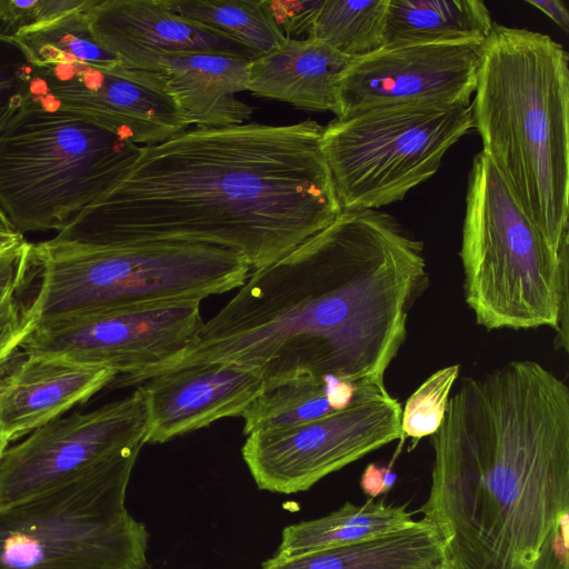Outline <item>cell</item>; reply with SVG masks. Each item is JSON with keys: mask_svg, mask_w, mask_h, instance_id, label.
Returning a JSON list of instances; mask_svg holds the SVG:
<instances>
[{"mask_svg": "<svg viewBox=\"0 0 569 569\" xmlns=\"http://www.w3.org/2000/svg\"><path fill=\"white\" fill-rule=\"evenodd\" d=\"M428 286L421 240L387 212L342 210L293 250L254 269L194 341L146 380L230 362L258 370L266 388L328 375L385 383L406 341L409 313Z\"/></svg>", "mask_w": 569, "mask_h": 569, "instance_id": "obj_1", "label": "cell"}, {"mask_svg": "<svg viewBox=\"0 0 569 569\" xmlns=\"http://www.w3.org/2000/svg\"><path fill=\"white\" fill-rule=\"evenodd\" d=\"M323 126L192 127L140 153L121 180L56 238L94 244L190 243L280 259L342 211Z\"/></svg>", "mask_w": 569, "mask_h": 569, "instance_id": "obj_2", "label": "cell"}, {"mask_svg": "<svg viewBox=\"0 0 569 569\" xmlns=\"http://www.w3.org/2000/svg\"><path fill=\"white\" fill-rule=\"evenodd\" d=\"M419 512L450 569H569V387L533 360L468 377Z\"/></svg>", "mask_w": 569, "mask_h": 569, "instance_id": "obj_3", "label": "cell"}, {"mask_svg": "<svg viewBox=\"0 0 569 569\" xmlns=\"http://www.w3.org/2000/svg\"><path fill=\"white\" fill-rule=\"evenodd\" d=\"M470 107L482 152L557 249L569 248V56L548 34L493 23Z\"/></svg>", "mask_w": 569, "mask_h": 569, "instance_id": "obj_4", "label": "cell"}, {"mask_svg": "<svg viewBox=\"0 0 569 569\" xmlns=\"http://www.w3.org/2000/svg\"><path fill=\"white\" fill-rule=\"evenodd\" d=\"M251 267L230 249L190 243H30L24 298L37 327L68 317L199 299L240 288ZM36 327V328H37Z\"/></svg>", "mask_w": 569, "mask_h": 569, "instance_id": "obj_5", "label": "cell"}, {"mask_svg": "<svg viewBox=\"0 0 569 569\" xmlns=\"http://www.w3.org/2000/svg\"><path fill=\"white\" fill-rule=\"evenodd\" d=\"M465 301L487 330H556L568 351L569 248L553 247L480 151L469 171L462 240Z\"/></svg>", "mask_w": 569, "mask_h": 569, "instance_id": "obj_6", "label": "cell"}, {"mask_svg": "<svg viewBox=\"0 0 569 569\" xmlns=\"http://www.w3.org/2000/svg\"><path fill=\"white\" fill-rule=\"evenodd\" d=\"M142 146L29 102L0 133V208L14 229H63L127 173Z\"/></svg>", "mask_w": 569, "mask_h": 569, "instance_id": "obj_7", "label": "cell"}, {"mask_svg": "<svg viewBox=\"0 0 569 569\" xmlns=\"http://www.w3.org/2000/svg\"><path fill=\"white\" fill-rule=\"evenodd\" d=\"M138 456L0 509V569H147V530L126 508Z\"/></svg>", "mask_w": 569, "mask_h": 569, "instance_id": "obj_8", "label": "cell"}, {"mask_svg": "<svg viewBox=\"0 0 569 569\" xmlns=\"http://www.w3.org/2000/svg\"><path fill=\"white\" fill-rule=\"evenodd\" d=\"M470 129V107L402 103L335 118L321 149L342 210L401 201L430 179Z\"/></svg>", "mask_w": 569, "mask_h": 569, "instance_id": "obj_9", "label": "cell"}, {"mask_svg": "<svg viewBox=\"0 0 569 569\" xmlns=\"http://www.w3.org/2000/svg\"><path fill=\"white\" fill-rule=\"evenodd\" d=\"M200 303L172 300L58 319L38 326L21 350L110 368L117 372L110 389L138 386L194 341L203 325Z\"/></svg>", "mask_w": 569, "mask_h": 569, "instance_id": "obj_10", "label": "cell"}, {"mask_svg": "<svg viewBox=\"0 0 569 569\" xmlns=\"http://www.w3.org/2000/svg\"><path fill=\"white\" fill-rule=\"evenodd\" d=\"M400 402L385 383L362 387L347 408L293 427L247 436L242 458L258 488L308 490L326 476L401 437Z\"/></svg>", "mask_w": 569, "mask_h": 569, "instance_id": "obj_11", "label": "cell"}, {"mask_svg": "<svg viewBox=\"0 0 569 569\" xmlns=\"http://www.w3.org/2000/svg\"><path fill=\"white\" fill-rule=\"evenodd\" d=\"M147 433V409L139 387L92 411L52 420L4 451L0 461V509L140 452Z\"/></svg>", "mask_w": 569, "mask_h": 569, "instance_id": "obj_12", "label": "cell"}, {"mask_svg": "<svg viewBox=\"0 0 569 569\" xmlns=\"http://www.w3.org/2000/svg\"><path fill=\"white\" fill-rule=\"evenodd\" d=\"M26 102L72 114L134 144L163 142L188 128L166 78L122 66L33 67Z\"/></svg>", "mask_w": 569, "mask_h": 569, "instance_id": "obj_13", "label": "cell"}, {"mask_svg": "<svg viewBox=\"0 0 569 569\" xmlns=\"http://www.w3.org/2000/svg\"><path fill=\"white\" fill-rule=\"evenodd\" d=\"M482 42L382 47L352 59L336 84V117L402 103L470 106Z\"/></svg>", "mask_w": 569, "mask_h": 569, "instance_id": "obj_14", "label": "cell"}, {"mask_svg": "<svg viewBox=\"0 0 569 569\" xmlns=\"http://www.w3.org/2000/svg\"><path fill=\"white\" fill-rule=\"evenodd\" d=\"M138 387L147 409V443H163L222 418L241 417L266 383L256 369L208 362L158 373Z\"/></svg>", "mask_w": 569, "mask_h": 569, "instance_id": "obj_15", "label": "cell"}, {"mask_svg": "<svg viewBox=\"0 0 569 569\" xmlns=\"http://www.w3.org/2000/svg\"><path fill=\"white\" fill-rule=\"evenodd\" d=\"M87 16L96 40L130 68L142 69L159 56L191 52L257 57L222 32L176 13L163 0H96Z\"/></svg>", "mask_w": 569, "mask_h": 569, "instance_id": "obj_16", "label": "cell"}, {"mask_svg": "<svg viewBox=\"0 0 569 569\" xmlns=\"http://www.w3.org/2000/svg\"><path fill=\"white\" fill-rule=\"evenodd\" d=\"M117 372L18 351L0 368V425L9 442L108 388Z\"/></svg>", "mask_w": 569, "mask_h": 569, "instance_id": "obj_17", "label": "cell"}, {"mask_svg": "<svg viewBox=\"0 0 569 569\" xmlns=\"http://www.w3.org/2000/svg\"><path fill=\"white\" fill-rule=\"evenodd\" d=\"M250 59L217 52L159 56L142 69L161 73L171 87L188 126L242 124L253 109L237 98L247 90Z\"/></svg>", "mask_w": 569, "mask_h": 569, "instance_id": "obj_18", "label": "cell"}, {"mask_svg": "<svg viewBox=\"0 0 569 569\" xmlns=\"http://www.w3.org/2000/svg\"><path fill=\"white\" fill-rule=\"evenodd\" d=\"M351 61L323 41L287 39L250 59L247 90L310 111L337 113L336 84Z\"/></svg>", "mask_w": 569, "mask_h": 569, "instance_id": "obj_19", "label": "cell"}, {"mask_svg": "<svg viewBox=\"0 0 569 569\" xmlns=\"http://www.w3.org/2000/svg\"><path fill=\"white\" fill-rule=\"evenodd\" d=\"M262 569H450L436 528L420 518L405 530L289 558L273 556Z\"/></svg>", "mask_w": 569, "mask_h": 569, "instance_id": "obj_20", "label": "cell"}, {"mask_svg": "<svg viewBox=\"0 0 569 569\" xmlns=\"http://www.w3.org/2000/svg\"><path fill=\"white\" fill-rule=\"evenodd\" d=\"M493 23L480 0H387L383 48L485 41Z\"/></svg>", "mask_w": 569, "mask_h": 569, "instance_id": "obj_21", "label": "cell"}, {"mask_svg": "<svg viewBox=\"0 0 569 569\" xmlns=\"http://www.w3.org/2000/svg\"><path fill=\"white\" fill-rule=\"evenodd\" d=\"M417 520L405 506L369 499L346 502L327 516L288 526L282 531L276 557L289 558L318 550L348 546L412 527Z\"/></svg>", "mask_w": 569, "mask_h": 569, "instance_id": "obj_22", "label": "cell"}, {"mask_svg": "<svg viewBox=\"0 0 569 569\" xmlns=\"http://www.w3.org/2000/svg\"><path fill=\"white\" fill-rule=\"evenodd\" d=\"M366 386L331 375L280 382L266 388L242 413L243 432L248 436L320 419L347 408Z\"/></svg>", "mask_w": 569, "mask_h": 569, "instance_id": "obj_23", "label": "cell"}, {"mask_svg": "<svg viewBox=\"0 0 569 569\" xmlns=\"http://www.w3.org/2000/svg\"><path fill=\"white\" fill-rule=\"evenodd\" d=\"M24 29L12 37L28 61L37 68L58 64L113 67L118 58L93 37L87 11L94 4Z\"/></svg>", "mask_w": 569, "mask_h": 569, "instance_id": "obj_24", "label": "cell"}, {"mask_svg": "<svg viewBox=\"0 0 569 569\" xmlns=\"http://www.w3.org/2000/svg\"><path fill=\"white\" fill-rule=\"evenodd\" d=\"M181 17L237 40L256 56L280 46L286 37L262 0H163Z\"/></svg>", "mask_w": 569, "mask_h": 569, "instance_id": "obj_25", "label": "cell"}, {"mask_svg": "<svg viewBox=\"0 0 569 569\" xmlns=\"http://www.w3.org/2000/svg\"><path fill=\"white\" fill-rule=\"evenodd\" d=\"M387 0H323L309 38L326 42L352 59L383 47Z\"/></svg>", "mask_w": 569, "mask_h": 569, "instance_id": "obj_26", "label": "cell"}, {"mask_svg": "<svg viewBox=\"0 0 569 569\" xmlns=\"http://www.w3.org/2000/svg\"><path fill=\"white\" fill-rule=\"evenodd\" d=\"M28 247L23 238L0 248V368L37 327L24 300Z\"/></svg>", "mask_w": 569, "mask_h": 569, "instance_id": "obj_27", "label": "cell"}, {"mask_svg": "<svg viewBox=\"0 0 569 569\" xmlns=\"http://www.w3.org/2000/svg\"><path fill=\"white\" fill-rule=\"evenodd\" d=\"M459 372V365L437 370L407 399L401 412V437L420 440L439 430Z\"/></svg>", "mask_w": 569, "mask_h": 569, "instance_id": "obj_28", "label": "cell"}, {"mask_svg": "<svg viewBox=\"0 0 569 569\" xmlns=\"http://www.w3.org/2000/svg\"><path fill=\"white\" fill-rule=\"evenodd\" d=\"M32 72L17 41L0 33V133L23 104Z\"/></svg>", "mask_w": 569, "mask_h": 569, "instance_id": "obj_29", "label": "cell"}, {"mask_svg": "<svg viewBox=\"0 0 569 569\" xmlns=\"http://www.w3.org/2000/svg\"><path fill=\"white\" fill-rule=\"evenodd\" d=\"M92 0H0V33L20 31L88 7Z\"/></svg>", "mask_w": 569, "mask_h": 569, "instance_id": "obj_30", "label": "cell"}, {"mask_svg": "<svg viewBox=\"0 0 569 569\" xmlns=\"http://www.w3.org/2000/svg\"><path fill=\"white\" fill-rule=\"evenodd\" d=\"M323 0L267 1L279 30L287 39H308Z\"/></svg>", "mask_w": 569, "mask_h": 569, "instance_id": "obj_31", "label": "cell"}, {"mask_svg": "<svg viewBox=\"0 0 569 569\" xmlns=\"http://www.w3.org/2000/svg\"><path fill=\"white\" fill-rule=\"evenodd\" d=\"M396 473L389 467L369 465L360 479V487L370 497H377L390 490L396 482Z\"/></svg>", "mask_w": 569, "mask_h": 569, "instance_id": "obj_32", "label": "cell"}, {"mask_svg": "<svg viewBox=\"0 0 569 569\" xmlns=\"http://www.w3.org/2000/svg\"><path fill=\"white\" fill-rule=\"evenodd\" d=\"M548 16L565 33L569 32V11L560 0H526Z\"/></svg>", "mask_w": 569, "mask_h": 569, "instance_id": "obj_33", "label": "cell"}, {"mask_svg": "<svg viewBox=\"0 0 569 569\" xmlns=\"http://www.w3.org/2000/svg\"><path fill=\"white\" fill-rule=\"evenodd\" d=\"M0 233H19L0 208Z\"/></svg>", "mask_w": 569, "mask_h": 569, "instance_id": "obj_34", "label": "cell"}, {"mask_svg": "<svg viewBox=\"0 0 569 569\" xmlns=\"http://www.w3.org/2000/svg\"><path fill=\"white\" fill-rule=\"evenodd\" d=\"M21 239H23V234L21 233H0V248L7 247Z\"/></svg>", "mask_w": 569, "mask_h": 569, "instance_id": "obj_35", "label": "cell"}, {"mask_svg": "<svg viewBox=\"0 0 569 569\" xmlns=\"http://www.w3.org/2000/svg\"><path fill=\"white\" fill-rule=\"evenodd\" d=\"M8 445H9V441L1 428V425H0V461H1V458L4 453V451L7 450L8 448Z\"/></svg>", "mask_w": 569, "mask_h": 569, "instance_id": "obj_36", "label": "cell"}]
</instances>
